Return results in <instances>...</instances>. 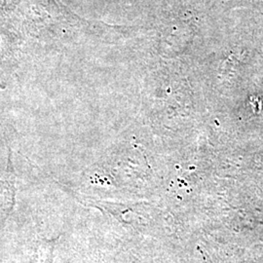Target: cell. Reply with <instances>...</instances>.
Instances as JSON below:
<instances>
[{"mask_svg": "<svg viewBox=\"0 0 263 263\" xmlns=\"http://www.w3.org/2000/svg\"><path fill=\"white\" fill-rule=\"evenodd\" d=\"M15 178L10 153L6 173L3 179H0V229L4 226L7 217L15 205Z\"/></svg>", "mask_w": 263, "mask_h": 263, "instance_id": "1", "label": "cell"}]
</instances>
